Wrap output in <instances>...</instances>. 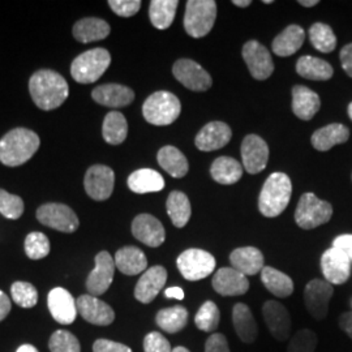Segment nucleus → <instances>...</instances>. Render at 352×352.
<instances>
[{
    "instance_id": "f257e3e1",
    "label": "nucleus",
    "mask_w": 352,
    "mask_h": 352,
    "mask_svg": "<svg viewBox=\"0 0 352 352\" xmlns=\"http://www.w3.org/2000/svg\"><path fill=\"white\" fill-rule=\"evenodd\" d=\"M29 91L41 110L50 111L60 107L69 94L63 76L51 69L38 71L29 80Z\"/></svg>"
},
{
    "instance_id": "f03ea898",
    "label": "nucleus",
    "mask_w": 352,
    "mask_h": 352,
    "mask_svg": "<svg viewBox=\"0 0 352 352\" xmlns=\"http://www.w3.org/2000/svg\"><path fill=\"white\" fill-rule=\"evenodd\" d=\"M39 144L36 132L26 128L12 129L0 140V162L10 167L24 164L36 154Z\"/></svg>"
},
{
    "instance_id": "7ed1b4c3",
    "label": "nucleus",
    "mask_w": 352,
    "mask_h": 352,
    "mask_svg": "<svg viewBox=\"0 0 352 352\" xmlns=\"http://www.w3.org/2000/svg\"><path fill=\"white\" fill-rule=\"evenodd\" d=\"M292 184L289 175L273 173L265 182L258 197V210L267 218H276L283 213L289 205Z\"/></svg>"
},
{
    "instance_id": "20e7f679",
    "label": "nucleus",
    "mask_w": 352,
    "mask_h": 352,
    "mask_svg": "<svg viewBox=\"0 0 352 352\" xmlns=\"http://www.w3.org/2000/svg\"><path fill=\"white\" fill-rule=\"evenodd\" d=\"M182 113V103L170 91H155L144 102L142 115L153 126H170Z\"/></svg>"
},
{
    "instance_id": "39448f33",
    "label": "nucleus",
    "mask_w": 352,
    "mask_h": 352,
    "mask_svg": "<svg viewBox=\"0 0 352 352\" xmlns=\"http://www.w3.org/2000/svg\"><path fill=\"white\" fill-rule=\"evenodd\" d=\"M111 63V55L106 49H93L78 55L71 65V75L80 84H91L101 78Z\"/></svg>"
},
{
    "instance_id": "423d86ee",
    "label": "nucleus",
    "mask_w": 352,
    "mask_h": 352,
    "mask_svg": "<svg viewBox=\"0 0 352 352\" xmlns=\"http://www.w3.org/2000/svg\"><path fill=\"white\" fill-rule=\"evenodd\" d=\"M217 19L214 0H189L186 6L184 29L190 37L202 38L210 33Z\"/></svg>"
},
{
    "instance_id": "0eeeda50",
    "label": "nucleus",
    "mask_w": 352,
    "mask_h": 352,
    "mask_svg": "<svg viewBox=\"0 0 352 352\" xmlns=\"http://www.w3.org/2000/svg\"><path fill=\"white\" fill-rule=\"evenodd\" d=\"M331 215L333 206L329 202L320 200L312 192H307L299 200L295 221L302 230H314L327 223L331 219Z\"/></svg>"
},
{
    "instance_id": "6e6552de",
    "label": "nucleus",
    "mask_w": 352,
    "mask_h": 352,
    "mask_svg": "<svg viewBox=\"0 0 352 352\" xmlns=\"http://www.w3.org/2000/svg\"><path fill=\"white\" fill-rule=\"evenodd\" d=\"M176 264L183 277L190 282H196L209 277L217 263L212 253L199 248H190L177 257Z\"/></svg>"
},
{
    "instance_id": "1a4fd4ad",
    "label": "nucleus",
    "mask_w": 352,
    "mask_h": 352,
    "mask_svg": "<svg viewBox=\"0 0 352 352\" xmlns=\"http://www.w3.org/2000/svg\"><path fill=\"white\" fill-rule=\"evenodd\" d=\"M37 219L45 226L56 231L72 234L80 226L75 212L64 204H45L38 208Z\"/></svg>"
},
{
    "instance_id": "9d476101",
    "label": "nucleus",
    "mask_w": 352,
    "mask_h": 352,
    "mask_svg": "<svg viewBox=\"0 0 352 352\" xmlns=\"http://www.w3.org/2000/svg\"><path fill=\"white\" fill-rule=\"evenodd\" d=\"M334 287L324 279H312L304 289V304L308 314L317 321L325 320L329 302L333 298Z\"/></svg>"
},
{
    "instance_id": "9b49d317",
    "label": "nucleus",
    "mask_w": 352,
    "mask_h": 352,
    "mask_svg": "<svg viewBox=\"0 0 352 352\" xmlns=\"http://www.w3.org/2000/svg\"><path fill=\"white\" fill-rule=\"evenodd\" d=\"M241 54L253 78L263 81L273 75L274 63L272 55L258 41H248L243 46Z\"/></svg>"
},
{
    "instance_id": "f8f14e48",
    "label": "nucleus",
    "mask_w": 352,
    "mask_h": 352,
    "mask_svg": "<svg viewBox=\"0 0 352 352\" xmlns=\"http://www.w3.org/2000/svg\"><path fill=\"white\" fill-rule=\"evenodd\" d=\"M176 80L193 91H206L213 85L210 75L192 59H179L173 67Z\"/></svg>"
},
{
    "instance_id": "ddd939ff",
    "label": "nucleus",
    "mask_w": 352,
    "mask_h": 352,
    "mask_svg": "<svg viewBox=\"0 0 352 352\" xmlns=\"http://www.w3.org/2000/svg\"><path fill=\"white\" fill-rule=\"evenodd\" d=\"M115 174L109 166L94 164L87 171L84 187L89 196L96 201L107 200L113 192Z\"/></svg>"
},
{
    "instance_id": "4468645a",
    "label": "nucleus",
    "mask_w": 352,
    "mask_h": 352,
    "mask_svg": "<svg viewBox=\"0 0 352 352\" xmlns=\"http://www.w3.org/2000/svg\"><path fill=\"white\" fill-rule=\"evenodd\" d=\"M115 261L109 252L102 251L96 256V266L87 279L89 295L101 296L113 283Z\"/></svg>"
},
{
    "instance_id": "2eb2a0df",
    "label": "nucleus",
    "mask_w": 352,
    "mask_h": 352,
    "mask_svg": "<svg viewBox=\"0 0 352 352\" xmlns=\"http://www.w3.org/2000/svg\"><path fill=\"white\" fill-rule=\"evenodd\" d=\"M321 270L330 285H343L351 274V260L338 248H329L321 257Z\"/></svg>"
},
{
    "instance_id": "dca6fc26",
    "label": "nucleus",
    "mask_w": 352,
    "mask_h": 352,
    "mask_svg": "<svg viewBox=\"0 0 352 352\" xmlns=\"http://www.w3.org/2000/svg\"><path fill=\"white\" fill-rule=\"evenodd\" d=\"M269 160V146L257 135H248L241 142V161L247 173L251 175L265 170Z\"/></svg>"
},
{
    "instance_id": "f3484780",
    "label": "nucleus",
    "mask_w": 352,
    "mask_h": 352,
    "mask_svg": "<svg viewBox=\"0 0 352 352\" xmlns=\"http://www.w3.org/2000/svg\"><path fill=\"white\" fill-rule=\"evenodd\" d=\"M77 312L81 317L93 325L107 327L113 324L115 312L107 302H102L97 296L81 295L77 300Z\"/></svg>"
},
{
    "instance_id": "a211bd4d",
    "label": "nucleus",
    "mask_w": 352,
    "mask_h": 352,
    "mask_svg": "<svg viewBox=\"0 0 352 352\" xmlns=\"http://www.w3.org/2000/svg\"><path fill=\"white\" fill-rule=\"evenodd\" d=\"M132 234L142 244L151 248L162 245L166 239L164 225L151 214H140L133 219Z\"/></svg>"
},
{
    "instance_id": "6ab92c4d",
    "label": "nucleus",
    "mask_w": 352,
    "mask_h": 352,
    "mask_svg": "<svg viewBox=\"0 0 352 352\" xmlns=\"http://www.w3.org/2000/svg\"><path fill=\"white\" fill-rule=\"evenodd\" d=\"M265 324L270 334L279 340H287L291 334V316L285 305L276 300H269L263 307Z\"/></svg>"
},
{
    "instance_id": "aec40b11",
    "label": "nucleus",
    "mask_w": 352,
    "mask_h": 352,
    "mask_svg": "<svg viewBox=\"0 0 352 352\" xmlns=\"http://www.w3.org/2000/svg\"><path fill=\"white\" fill-rule=\"evenodd\" d=\"M49 309L54 320L62 325L74 324L77 316V304L69 291L62 287L52 289L47 298Z\"/></svg>"
},
{
    "instance_id": "412c9836",
    "label": "nucleus",
    "mask_w": 352,
    "mask_h": 352,
    "mask_svg": "<svg viewBox=\"0 0 352 352\" xmlns=\"http://www.w3.org/2000/svg\"><path fill=\"white\" fill-rule=\"evenodd\" d=\"M213 289L222 296H240L250 289V280L234 267H222L214 274Z\"/></svg>"
},
{
    "instance_id": "4be33fe9",
    "label": "nucleus",
    "mask_w": 352,
    "mask_h": 352,
    "mask_svg": "<svg viewBox=\"0 0 352 352\" xmlns=\"http://www.w3.org/2000/svg\"><path fill=\"white\" fill-rule=\"evenodd\" d=\"M167 280V272L164 266L155 265L149 267L139 279L135 287V298L142 304L153 302Z\"/></svg>"
},
{
    "instance_id": "5701e85b",
    "label": "nucleus",
    "mask_w": 352,
    "mask_h": 352,
    "mask_svg": "<svg viewBox=\"0 0 352 352\" xmlns=\"http://www.w3.org/2000/svg\"><path fill=\"white\" fill-rule=\"evenodd\" d=\"M232 131L223 122H212L208 123L197 133L195 144L196 148L201 151H214L226 146L231 141Z\"/></svg>"
},
{
    "instance_id": "b1692460",
    "label": "nucleus",
    "mask_w": 352,
    "mask_h": 352,
    "mask_svg": "<svg viewBox=\"0 0 352 352\" xmlns=\"http://www.w3.org/2000/svg\"><path fill=\"white\" fill-rule=\"evenodd\" d=\"M93 100L106 107H124L135 100V91L119 84H104L91 91Z\"/></svg>"
},
{
    "instance_id": "393cba45",
    "label": "nucleus",
    "mask_w": 352,
    "mask_h": 352,
    "mask_svg": "<svg viewBox=\"0 0 352 352\" xmlns=\"http://www.w3.org/2000/svg\"><path fill=\"white\" fill-rule=\"evenodd\" d=\"M230 263L245 277L256 276L264 269V254L254 247H241L231 252Z\"/></svg>"
},
{
    "instance_id": "a878e982",
    "label": "nucleus",
    "mask_w": 352,
    "mask_h": 352,
    "mask_svg": "<svg viewBox=\"0 0 352 352\" xmlns=\"http://www.w3.org/2000/svg\"><path fill=\"white\" fill-rule=\"evenodd\" d=\"M321 107L318 94L302 85H295L292 88V111L302 119L311 120Z\"/></svg>"
},
{
    "instance_id": "bb28decb",
    "label": "nucleus",
    "mask_w": 352,
    "mask_h": 352,
    "mask_svg": "<svg viewBox=\"0 0 352 352\" xmlns=\"http://www.w3.org/2000/svg\"><path fill=\"white\" fill-rule=\"evenodd\" d=\"M232 322L239 340L244 343L251 344L257 340L258 327L254 317L252 315L251 308L244 302H236L232 309Z\"/></svg>"
},
{
    "instance_id": "cd10ccee",
    "label": "nucleus",
    "mask_w": 352,
    "mask_h": 352,
    "mask_svg": "<svg viewBox=\"0 0 352 352\" xmlns=\"http://www.w3.org/2000/svg\"><path fill=\"white\" fill-rule=\"evenodd\" d=\"M115 266L126 276H138L142 272H146L148 260L145 253L138 247H123L116 252Z\"/></svg>"
},
{
    "instance_id": "c85d7f7f",
    "label": "nucleus",
    "mask_w": 352,
    "mask_h": 352,
    "mask_svg": "<svg viewBox=\"0 0 352 352\" xmlns=\"http://www.w3.org/2000/svg\"><path fill=\"white\" fill-rule=\"evenodd\" d=\"M350 138L349 128L340 123H333L327 126L317 129L312 135V146L316 151H327L333 146L344 144Z\"/></svg>"
},
{
    "instance_id": "c756f323",
    "label": "nucleus",
    "mask_w": 352,
    "mask_h": 352,
    "mask_svg": "<svg viewBox=\"0 0 352 352\" xmlns=\"http://www.w3.org/2000/svg\"><path fill=\"white\" fill-rule=\"evenodd\" d=\"M305 33L302 26L289 25L273 41V52L278 56H291L300 50L304 43Z\"/></svg>"
},
{
    "instance_id": "7c9ffc66",
    "label": "nucleus",
    "mask_w": 352,
    "mask_h": 352,
    "mask_svg": "<svg viewBox=\"0 0 352 352\" xmlns=\"http://www.w3.org/2000/svg\"><path fill=\"white\" fill-rule=\"evenodd\" d=\"M110 25L97 17H87L76 23L74 26V37L81 43H90L104 39L110 34Z\"/></svg>"
},
{
    "instance_id": "2f4dec72",
    "label": "nucleus",
    "mask_w": 352,
    "mask_h": 352,
    "mask_svg": "<svg viewBox=\"0 0 352 352\" xmlns=\"http://www.w3.org/2000/svg\"><path fill=\"white\" fill-rule=\"evenodd\" d=\"M128 187L139 195L160 192L164 188V179L160 173L151 168H141L128 177Z\"/></svg>"
},
{
    "instance_id": "473e14b6",
    "label": "nucleus",
    "mask_w": 352,
    "mask_h": 352,
    "mask_svg": "<svg viewBox=\"0 0 352 352\" xmlns=\"http://www.w3.org/2000/svg\"><path fill=\"white\" fill-rule=\"evenodd\" d=\"M157 160L164 171L173 177L180 179V177H184L188 173V161L186 155L179 149H176L175 146H171V145L164 146L161 151H158Z\"/></svg>"
},
{
    "instance_id": "72a5a7b5",
    "label": "nucleus",
    "mask_w": 352,
    "mask_h": 352,
    "mask_svg": "<svg viewBox=\"0 0 352 352\" xmlns=\"http://www.w3.org/2000/svg\"><path fill=\"white\" fill-rule=\"evenodd\" d=\"M210 174L217 183L231 186L241 179L243 167L240 162L231 157H219L212 164Z\"/></svg>"
},
{
    "instance_id": "f704fd0d",
    "label": "nucleus",
    "mask_w": 352,
    "mask_h": 352,
    "mask_svg": "<svg viewBox=\"0 0 352 352\" xmlns=\"http://www.w3.org/2000/svg\"><path fill=\"white\" fill-rule=\"evenodd\" d=\"M296 72L299 75L315 81H327L333 77V67L320 58L305 55L302 56L296 63Z\"/></svg>"
},
{
    "instance_id": "c9c22d12",
    "label": "nucleus",
    "mask_w": 352,
    "mask_h": 352,
    "mask_svg": "<svg viewBox=\"0 0 352 352\" xmlns=\"http://www.w3.org/2000/svg\"><path fill=\"white\" fill-rule=\"evenodd\" d=\"M166 208L174 226L183 228L188 223L190 214H192V208L186 193L179 190L171 192L166 202Z\"/></svg>"
},
{
    "instance_id": "e433bc0d",
    "label": "nucleus",
    "mask_w": 352,
    "mask_h": 352,
    "mask_svg": "<svg viewBox=\"0 0 352 352\" xmlns=\"http://www.w3.org/2000/svg\"><path fill=\"white\" fill-rule=\"evenodd\" d=\"M261 280L269 292L278 298H289L294 292L292 279L272 266H265L261 272Z\"/></svg>"
},
{
    "instance_id": "4c0bfd02",
    "label": "nucleus",
    "mask_w": 352,
    "mask_h": 352,
    "mask_svg": "<svg viewBox=\"0 0 352 352\" xmlns=\"http://www.w3.org/2000/svg\"><path fill=\"white\" fill-rule=\"evenodd\" d=\"M155 322L166 333L175 334L177 331H182L184 327H187V324H188V311L182 305L164 308L157 314Z\"/></svg>"
},
{
    "instance_id": "58836bf2",
    "label": "nucleus",
    "mask_w": 352,
    "mask_h": 352,
    "mask_svg": "<svg viewBox=\"0 0 352 352\" xmlns=\"http://www.w3.org/2000/svg\"><path fill=\"white\" fill-rule=\"evenodd\" d=\"M126 135L128 124L124 115L119 111L107 113L102 126V136L104 141L111 145H119L126 139Z\"/></svg>"
},
{
    "instance_id": "ea45409f",
    "label": "nucleus",
    "mask_w": 352,
    "mask_h": 352,
    "mask_svg": "<svg viewBox=\"0 0 352 352\" xmlns=\"http://www.w3.org/2000/svg\"><path fill=\"white\" fill-rule=\"evenodd\" d=\"M179 1L177 0H153L149 7V17L154 28L164 30L168 29L174 23L176 10Z\"/></svg>"
},
{
    "instance_id": "a19ab883",
    "label": "nucleus",
    "mask_w": 352,
    "mask_h": 352,
    "mask_svg": "<svg viewBox=\"0 0 352 352\" xmlns=\"http://www.w3.org/2000/svg\"><path fill=\"white\" fill-rule=\"evenodd\" d=\"M309 39L316 50L324 54L334 51L337 46V37L333 29L327 24L316 23L309 29Z\"/></svg>"
},
{
    "instance_id": "79ce46f5",
    "label": "nucleus",
    "mask_w": 352,
    "mask_h": 352,
    "mask_svg": "<svg viewBox=\"0 0 352 352\" xmlns=\"http://www.w3.org/2000/svg\"><path fill=\"white\" fill-rule=\"evenodd\" d=\"M221 321V314L215 302L212 300L204 302L195 316V324L205 333H213L218 329Z\"/></svg>"
},
{
    "instance_id": "37998d69",
    "label": "nucleus",
    "mask_w": 352,
    "mask_h": 352,
    "mask_svg": "<svg viewBox=\"0 0 352 352\" xmlns=\"http://www.w3.org/2000/svg\"><path fill=\"white\" fill-rule=\"evenodd\" d=\"M50 241L42 232H30L25 239L26 256L32 260L45 258L50 253Z\"/></svg>"
},
{
    "instance_id": "c03bdc74",
    "label": "nucleus",
    "mask_w": 352,
    "mask_h": 352,
    "mask_svg": "<svg viewBox=\"0 0 352 352\" xmlns=\"http://www.w3.org/2000/svg\"><path fill=\"white\" fill-rule=\"evenodd\" d=\"M13 302L23 308H33L38 302V291L32 283L14 282L11 287Z\"/></svg>"
},
{
    "instance_id": "a18cd8bd",
    "label": "nucleus",
    "mask_w": 352,
    "mask_h": 352,
    "mask_svg": "<svg viewBox=\"0 0 352 352\" xmlns=\"http://www.w3.org/2000/svg\"><path fill=\"white\" fill-rule=\"evenodd\" d=\"M49 347L51 352H81L80 342L67 330H56L51 336Z\"/></svg>"
},
{
    "instance_id": "49530a36",
    "label": "nucleus",
    "mask_w": 352,
    "mask_h": 352,
    "mask_svg": "<svg viewBox=\"0 0 352 352\" xmlns=\"http://www.w3.org/2000/svg\"><path fill=\"white\" fill-rule=\"evenodd\" d=\"M24 213V201L20 196H14L0 189V214L10 219H19Z\"/></svg>"
},
{
    "instance_id": "de8ad7c7",
    "label": "nucleus",
    "mask_w": 352,
    "mask_h": 352,
    "mask_svg": "<svg viewBox=\"0 0 352 352\" xmlns=\"http://www.w3.org/2000/svg\"><path fill=\"white\" fill-rule=\"evenodd\" d=\"M317 336L309 329L299 330L289 340L287 352H315Z\"/></svg>"
},
{
    "instance_id": "09e8293b",
    "label": "nucleus",
    "mask_w": 352,
    "mask_h": 352,
    "mask_svg": "<svg viewBox=\"0 0 352 352\" xmlns=\"http://www.w3.org/2000/svg\"><path fill=\"white\" fill-rule=\"evenodd\" d=\"M145 352H173L170 342L158 331H151L144 340Z\"/></svg>"
},
{
    "instance_id": "8fccbe9b",
    "label": "nucleus",
    "mask_w": 352,
    "mask_h": 352,
    "mask_svg": "<svg viewBox=\"0 0 352 352\" xmlns=\"http://www.w3.org/2000/svg\"><path fill=\"white\" fill-rule=\"evenodd\" d=\"M110 8L120 17H131L139 12L141 8L140 0H110Z\"/></svg>"
},
{
    "instance_id": "3c124183",
    "label": "nucleus",
    "mask_w": 352,
    "mask_h": 352,
    "mask_svg": "<svg viewBox=\"0 0 352 352\" xmlns=\"http://www.w3.org/2000/svg\"><path fill=\"white\" fill-rule=\"evenodd\" d=\"M205 352H231V350L226 337L221 333H214L205 343Z\"/></svg>"
},
{
    "instance_id": "603ef678",
    "label": "nucleus",
    "mask_w": 352,
    "mask_h": 352,
    "mask_svg": "<svg viewBox=\"0 0 352 352\" xmlns=\"http://www.w3.org/2000/svg\"><path fill=\"white\" fill-rule=\"evenodd\" d=\"M93 352H132V350L119 342L110 340H98L93 344Z\"/></svg>"
},
{
    "instance_id": "864d4df0",
    "label": "nucleus",
    "mask_w": 352,
    "mask_h": 352,
    "mask_svg": "<svg viewBox=\"0 0 352 352\" xmlns=\"http://www.w3.org/2000/svg\"><path fill=\"white\" fill-rule=\"evenodd\" d=\"M333 247L338 248L340 251L343 252L350 260H352V235H340L333 241Z\"/></svg>"
},
{
    "instance_id": "5fc2aeb1",
    "label": "nucleus",
    "mask_w": 352,
    "mask_h": 352,
    "mask_svg": "<svg viewBox=\"0 0 352 352\" xmlns=\"http://www.w3.org/2000/svg\"><path fill=\"white\" fill-rule=\"evenodd\" d=\"M340 59L343 71L350 77H352V43L346 45L340 50Z\"/></svg>"
},
{
    "instance_id": "6e6d98bb",
    "label": "nucleus",
    "mask_w": 352,
    "mask_h": 352,
    "mask_svg": "<svg viewBox=\"0 0 352 352\" xmlns=\"http://www.w3.org/2000/svg\"><path fill=\"white\" fill-rule=\"evenodd\" d=\"M11 312V300L6 292L0 291V321H3Z\"/></svg>"
},
{
    "instance_id": "4d7b16f0",
    "label": "nucleus",
    "mask_w": 352,
    "mask_h": 352,
    "mask_svg": "<svg viewBox=\"0 0 352 352\" xmlns=\"http://www.w3.org/2000/svg\"><path fill=\"white\" fill-rule=\"evenodd\" d=\"M340 327L352 340V311L340 316Z\"/></svg>"
},
{
    "instance_id": "13d9d810",
    "label": "nucleus",
    "mask_w": 352,
    "mask_h": 352,
    "mask_svg": "<svg viewBox=\"0 0 352 352\" xmlns=\"http://www.w3.org/2000/svg\"><path fill=\"white\" fill-rule=\"evenodd\" d=\"M164 296L170 298V299H177V300H183L184 299V291L180 287H170V289L164 291Z\"/></svg>"
},
{
    "instance_id": "bf43d9fd",
    "label": "nucleus",
    "mask_w": 352,
    "mask_h": 352,
    "mask_svg": "<svg viewBox=\"0 0 352 352\" xmlns=\"http://www.w3.org/2000/svg\"><path fill=\"white\" fill-rule=\"evenodd\" d=\"M16 352H38V350L32 344H23V346L19 347V350Z\"/></svg>"
},
{
    "instance_id": "052dcab7",
    "label": "nucleus",
    "mask_w": 352,
    "mask_h": 352,
    "mask_svg": "<svg viewBox=\"0 0 352 352\" xmlns=\"http://www.w3.org/2000/svg\"><path fill=\"white\" fill-rule=\"evenodd\" d=\"M251 0H234L232 1V4H235L236 7H240V8L248 7V6H251Z\"/></svg>"
},
{
    "instance_id": "680f3d73",
    "label": "nucleus",
    "mask_w": 352,
    "mask_h": 352,
    "mask_svg": "<svg viewBox=\"0 0 352 352\" xmlns=\"http://www.w3.org/2000/svg\"><path fill=\"white\" fill-rule=\"evenodd\" d=\"M299 4L302 6V7H308V8H309V7H315V6H317L318 1H317V0H300Z\"/></svg>"
},
{
    "instance_id": "e2e57ef3",
    "label": "nucleus",
    "mask_w": 352,
    "mask_h": 352,
    "mask_svg": "<svg viewBox=\"0 0 352 352\" xmlns=\"http://www.w3.org/2000/svg\"><path fill=\"white\" fill-rule=\"evenodd\" d=\"M173 352H190L188 349H186V347H183V346H179V347H176L173 350Z\"/></svg>"
},
{
    "instance_id": "0e129e2a",
    "label": "nucleus",
    "mask_w": 352,
    "mask_h": 352,
    "mask_svg": "<svg viewBox=\"0 0 352 352\" xmlns=\"http://www.w3.org/2000/svg\"><path fill=\"white\" fill-rule=\"evenodd\" d=\"M349 116H350V119L352 120V102L349 104Z\"/></svg>"
},
{
    "instance_id": "69168bd1",
    "label": "nucleus",
    "mask_w": 352,
    "mask_h": 352,
    "mask_svg": "<svg viewBox=\"0 0 352 352\" xmlns=\"http://www.w3.org/2000/svg\"><path fill=\"white\" fill-rule=\"evenodd\" d=\"M264 3L265 4H272L273 1H272V0H264Z\"/></svg>"
},
{
    "instance_id": "338daca9",
    "label": "nucleus",
    "mask_w": 352,
    "mask_h": 352,
    "mask_svg": "<svg viewBox=\"0 0 352 352\" xmlns=\"http://www.w3.org/2000/svg\"><path fill=\"white\" fill-rule=\"evenodd\" d=\"M350 305H351V308H352V299H351V302H350Z\"/></svg>"
}]
</instances>
